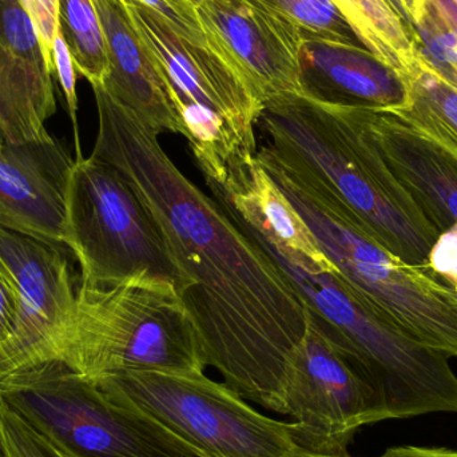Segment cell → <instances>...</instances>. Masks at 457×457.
<instances>
[{
    "label": "cell",
    "mask_w": 457,
    "mask_h": 457,
    "mask_svg": "<svg viewBox=\"0 0 457 457\" xmlns=\"http://www.w3.org/2000/svg\"><path fill=\"white\" fill-rule=\"evenodd\" d=\"M0 397L72 457H198L162 424L58 360L0 378Z\"/></svg>",
    "instance_id": "obj_7"
},
{
    "label": "cell",
    "mask_w": 457,
    "mask_h": 457,
    "mask_svg": "<svg viewBox=\"0 0 457 457\" xmlns=\"http://www.w3.org/2000/svg\"><path fill=\"white\" fill-rule=\"evenodd\" d=\"M380 457H457V450L407 445V447L389 448Z\"/></svg>",
    "instance_id": "obj_29"
},
{
    "label": "cell",
    "mask_w": 457,
    "mask_h": 457,
    "mask_svg": "<svg viewBox=\"0 0 457 457\" xmlns=\"http://www.w3.org/2000/svg\"><path fill=\"white\" fill-rule=\"evenodd\" d=\"M0 457H4V451H3L2 439H0Z\"/></svg>",
    "instance_id": "obj_32"
},
{
    "label": "cell",
    "mask_w": 457,
    "mask_h": 457,
    "mask_svg": "<svg viewBox=\"0 0 457 457\" xmlns=\"http://www.w3.org/2000/svg\"><path fill=\"white\" fill-rule=\"evenodd\" d=\"M408 16L419 50L457 87V5L453 0H410Z\"/></svg>",
    "instance_id": "obj_21"
},
{
    "label": "cell",
    "mask_w": 457,
    "mask_h": 457,
    "mask_svg": "<svg viewBox=\"0 0 457 457\" xmlns=\"http://www.w3.org/2000/svg\"><path fill=\"white\" fill-rule=\"evenodd\" d=\"M93 155L130 182L192 287L182 295L206 365L228 388L284 415L282 383L305 335V303L273 258L169 157L160 134L102 85L93 86Z\"/></svg>",
    "instance_id": "obj_1"
},
{
    "label": "cell",
    "mask_w": 457,
    "mask_h": 457,
    "mask_svg": "<svg viewBox=\"0 0 457 457\" xmlns=\"http://www.w3.org/2000/svg\"><path fill=\"white\" fill-rule=\"evenodd\" d=\"M270 8L289 21L305 42L360 46L361 40L332 0H250Z\"/></svg>",
    "instance_id": "obj_22"
},
{
    "label": "cell",
    "mask_w": 457,
    "mask_h": 457,
    "mask_svg": "<svg viewBox=\"0 0 457 457\" xmlns=\"http://www.w3.org/2000/svg\"><path fill=\"white\" fill-rule=\"evenodd\" d=\"M277 457H340V456H329L322 455V453H312V451L305 450L303 447H295L292 450L287 451V453H281ZM351 457V456H346Z\"/></svg>",
    "instance_id": "obj_30"
},
{
    "label": "cell",
    "mask_w": 457,
    "mask_h": 457,
    "mask_svg": "<svg viewBox=\"0 0 457 457\" xmlns=\"http://www.w3.org/2000/svg\"><path fill=\"white\" fill-rule=\"evenodd\" d=\"M55 112V88L35 82L0 54V142L47 138L46 122Z\"/></svg>",
    "instance_id": "obj_19"
},
{
    "label": "cell",
    "mask_w": 457,
    "mask_h": 457,
    "mask_svg": "<svg viewBox=\"0 0 457 457\" xmlns=\"http://www.w3.org/2000/svg\"><path fill=\"white\" fill-rule=\"evenodd\" d=\"M0 439L4 457H72L27 423L0 397Z\"/></svg>",
    "instance_id": "obj_23"
},
{
    "label": "cell",
    "mask_w": 457,
    "mask_h": 457,
    "mask_svg": "<svg viewBox=\"0 0 457 457\" xmlns=\"http://www.w3.org/2000/svg\"><path fill=\"white\" fill-rule=\"evenodd\" d=\"M59 32L74 59L75 70L93 86L110 75L109 53L98 13L91 0H59Z\"/></svg>",
    "instance_id": "obj_20"
},
{
    "label": "cell",
    "mask_w": 457,
    "mask_h": 457,
    "mask_svg": "<svg viewBox=\"0 0 457 457\" xmlns=\"http://www.w3.org/2000/svg\"><path fill=\"white\" fill-rule=\"evenodd\" d=\"M42 46L46 63L54 71V39L59 32V0H23Z\"/></svg>",
    "instance_id": "obj_26"
},
{
    "label": "cell",
    "mask_w": 457,
    "mask_h": 457,
    "mask_svg": "<svg viewBox=\"0 0 457 457\" xmlns=\"http://www.w3.org/2000/svg\"><path fill=\"white\" fill-rule=\"evenodd\" d=\"M365 128L397 181L440 234L457 225V160L391 112L360 107Z\"/></svg>",
    "instance_id": "obj_15"
},
{
    "label": "cell",
    "mask_w": 457,
    "mask_h": 457,
    "mask_svg": "<svg viewBox=\"0 0 457 457\" xmlns=\"http://www.w3.org/2000/svg\"><path fill=\"white\" fill-rule=\"evenodd\" d=\"M94 383L162 424L198 457H277L297 447L289 423L262 415L204 372L134 370Z\"/></svg>",
    "instance_id": "obj_9"
},
{
    "label": "cell",
    "mask_w": 457,
    "mask_h": 457,
    "mask_svg": "<svg viewBox=\"0 0 457 457\" xmlns=\"http://www.w3.org/2000/svg\"><path fill=\"white\" fill-rule=\"evenodd\" d=\"M184 2H187V4L193 5V7L197 8L198 5H200V3L203 2V0H184Z\"/></svg>",
    "instance_id": "obj_31"
},
{
    "label": "cell",
    "mask_w": 457,
    "mask_h": 457,
    "mask_svg": "<svg viewBox=\"0 0 457 457\" xmlns=\"http://www.w3.org/2000/svg\"><path fill=\"white\" fill-rule=\"evenodd\" d=\"M0 258L15 281V333L0 352V378L61 356L77 308L78 287L63 244L0 227Z\"/></svg>",
    "instance_id": "obj_11"
},
{
    "label": "cell",
    "mask_w": 457,
    "mask_h": 457,
    "mask_svg": "<svg viewBox=\"0 0 457 457\" xmlns=\"http://www.w3.org/2000/svg\"><path fill=\"white\" fill-rule=\"evenodd\" d=\"M257 152L351 224L413 265H428L440 233L397 181L373 144L360 107L327 104L306 94L265 102Z\"/></svg>",
    "instance_id": "obj_2"
},
{
    "label": "cell",
    "mask_w": 457,
    "mask_h": 457,
    "mask_svg": "<svg viewBox=\"0 0 457 457\" xmlns=\"http://www.w3.org/2000/svg\"><path fill=\"white\" fill-rule=\"evenodd\" d=\"M74 160L54 136L0 142V227L63 244L64 212Z\"/></svg>",
    "instance_id": "obj_13"
},
{
    "label": "cell",
    "mask_w": 457,
    "mask_h": 457,
    "mask_svg": "<svg viewBox=\"0 0 457 457\" xmlns=\"http://www.w3.org/2000/svg\"><path fill=\"white\" fill-rule=\"evenodd\" d=\"M64 245L80 265V284L110 287L129 281L169 284L179 297L192 287L157 222L120 170L94 157H75L64 212Z\"/></svg>",
    "instance_id": "obj_6"
},
{
    "label": "cell",
    "mask_w": 457,
    "mask_h": 457,
    "mask_svg": "<svg viewBox=\"0 0 457 457\" xmlns=\"http://www.w3.org/2000/svg\"><path fill=\"white\" fill-rule=\"evenodd\" d=\"M53 63L55 77L61 83L67 110L74 126L75 152H77V157H80L82 150H80L79 129H78L77 70H75L74 59L61 32H58L54 39Z\"/></svg>",
    "instance_id": "obj_25"
},
{
    "label": "cell",
    "mask_w": 457,
    "mask_h": 457,
    "mask_svg": "<svg viewBox=\"0 0 457 457\" xmlns=\"http://www.w3.org/2000/svg\"><path fill=\"white\" fill-rule=\"evenodd\" d=\"M145 7L157 13L179 37L193 45L208 43L203 24L197 15V8L184 0H137Z\"/></svg>",
    "instance_id": "obj_24"
},
{
    "label": "cell",
    "mask_w": 457,
    "mask_h": 457,
    "mask_svg": "<svg viewBox=\"0 0 457 457\" xmlns=\"http://www.w3.org/2000/svg\"><path fill=\"white\" fill-rule=\"evenodd\" d=\"M197 15L206 37L227 51L263 104L276 96L305 94V40L289 21L250 0H203Z\"/></svg>",
    "instance_id": "obj_12"
},
{
    "label": "cell",
    "mask_w": 457,
    "mask_h": 457,
    "mask_svg": "<svg viewBox=\"0 0 457 457\" xmlns=\"http://www.w3.org/2000/svg\"><path fill=\"white\" fill-rule=\"evenodd\" d=\"M300 212L336 273L378 319L411 340L457 357V295L428 266L400 260L316 195L262 165Z\"/></svg>",
    "instance_id": "obj_5"
},
{
    "label": "cell",
    "mask_w": 457,
    "mask_h": 457,
    "mask_svg": "<svg viewBox=\"0 0 457 457\" xmlns=\"http://www.w3.org/2000/svg\"><path fill=\"white\" fill-rule=\"evenodd\" d=\"M122 2L173 91L195 160L224 157L234 136L257 154L254 130L265 104L227 51L211 37L205 46L193 45L141 3Z\"/></svg>",
    "instance_id": "obj_8"
},
{
    "label": "cell",
    "mask_w": 457,
    "mask_h": 457,
    "mask_svg": "<svg viewBox=\"0 0 457 457\" xmlns=\"http://www.w3.org/2000/svg\"><path fill=\"white\" fill-rule=\"evenodd\" d=\"M453 3H455V4L457 5V0H453Z\"/></svg>",
    "instance_id": "obj_34"
},
{
    "label": "cell",
    "mask_w": 457,
    "mask_h": 457,
    "mask_svg": "<svg viewBox=\"0 0 457 457\" xmlns=\"http://www.w3.org/2000/svg\"><path fill=\"white\" fill-rule=\"evenodd\" d=\"M261 247L295 285L305 303L306 320L372 389L384 420L457 413V376L445 354L378 319L336 273L335 266L313 270Z\"/></svg>",
    "instance_id": "obj_3"
},
{
    "label": "cell",
    "mask_w": 457,
    "mask_h": 457,
    "mask_svg": "<svg viewBox=\"0 0 457 457\" xmlns=\"http://www.w3.org/2000/svg\"><path fill=\"white\" fill-rule=\"evenodd\" d=\"M403 79L407 101L391 110L392 114L457 160V87L436 71L420 50Z\"/></svg>",
    "instance_id": "obj_17"
},
{
    "label": "cell",
    "mask_w": 457,
    "mask_h": 457,
    "mask_svg": "<svg viewBox=\"0 0 457 457\" xmlns=\"http://www.w3.org/2000/svg\"><path fill=\"white\" fill-rule=\"evenodd\" d=\"M451 287V289H453V292H455V293H456V295H457V287Z\"/></svg>",
    "instance_id": "obj_33"
},
{
    "label": "cell",
    "mask_w": 457,
    "mask_h": 457,
    "mask_svg": "<svg viewBox=\"0 0 457 457\" xmlns=\"http://www.w3.org/2000/svg\"><path fill=\"white\" fill-rule=\"evenodd\" d=\"M427 266L448 287H457V225L440 234Z\"/></svg>",
    "instance_id": "obj_27"
},
{
    "label": "cell",
    "mask_w": 457,
    "mask_h": 457,
    "mask_svg": "<svg viewBox=\"0 0 457 457\" xmlns=\"http://www.w3.org/2000/svg\"><path fill=\"white\" fill-rule=\"evenodd\" d=\"M282 402L295 445L322 455L351 456L356 432L384 420L370 386L309 321L287 361Z\"/></svg>",
    "instance_id": "obj_10"
},
{
    "label": "cell",
    "mask_w": 457,
    "mask_h": 457,
    "mask_svg": "<svg viewBox=\"0 0 457 457\" xmlns=\"http://www.w3.org/2000/svg\"><path fill=\"white\" fill-rule=\"evenodd\" d=\"M106 39L110 75L104 87L155 133L185 137L173 91L142 42L122 0H91Z\"/></svg>",
    "instance_id": "obj_14"
},
{
    "label": "cell",
    "mask_w": 457,
    "mask_h": 457,
    "mask_svg": "<svg viewBox=\"0 0 457 457\" xmlns=\"http://www.w3.org/2000/svg\"><path fill=\"white\" fill-rule=\"evenodd\" d=\"M58 361L90 381L134 370L201 373L208 367L189 312L171 285L80 284Z\"/></svg>",
    "instance_id": "obj_4"
},
{
    "label": "cell",
    "mask_w": 457,
    "mask_h": 457,
    "mask_svg": "<svg viewBox=\"0 0 457 457\" xmlns=\"http://www.w3.org/2000/svg\"><path fill=\"white\" fill-rule=\"evenodd\" d=\"M332 2L367 50L402 77L411 71L418 56V37L388 0Z\"/></svg>",
    "instance_id": "obj_18"
},
{
    "label": "cell",
    "mask_w": 457,
    "mask_h": 457,
    "mask_svg": "<svg viewBox=\"0 0 457 457\" xmlns=\"http://www.w3.org/2000/svg\"><path fill=\"white\" fill-rule=\"evenodd\" d=\"M301 69L303 93L327 104L391 112L407 101L402 75L360 46L305 42Z\"/></svg>",
    "instance_id": "obj_16"
},
{
    "label": "cell",
    "mask_w": 457,
    "mask_h": 457,
    "mask_svg": "<svg viewBox=\"0 0 457 457\" xmlns=\"http://www.w3.org/2000/svg\"><path fill=\"white\" fill-rule=\"evenodd\" d=\"M18 314V289L10 270L0 258V352L15 333Z\"/></svg>",
    "instance_id": "obj_28"
}]
</instances>
